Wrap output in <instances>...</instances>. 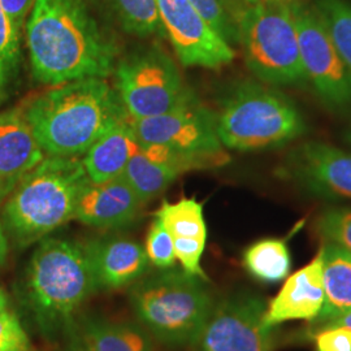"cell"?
<instances>
[{
	"label": "cell",
	"mask_w": 351,
	"mask_h": 351,
	"mask_svg": "<svg viewBox=\"0 0 351 351\" xmlns=\"http://www.w3.org/2000/svg\"><path fill=\"white\" fill-rule=\"evenodd\" d=\"M32 73L56 86L113 75L119 47L88 0H36L25 25Z\"/></svg>",
	"instance_id": "6da1fadb"
},
{
	"label": "cell",
	"mask_w": 351,
	"mask_h": 351,
	"mask_svg": "<svg viewBox=\"0 0 351 351\" xmlns=\"http://www.w3.org/2000/svg\"><path fill=\"white\" fill-rule=\"evenodd\" d=\"M46 156L81 158L111 128L128 119L116 88L106 78L51 86L23 107Z\"/></svg>",
	"instance_id": "7a4b0ae2"
},
{
	"label": "cell",
	"mask_w": 351,
	"mask_h": 351,
	"mask_svg": "<svg viewBox=\"0 0 351 351\" xmlns=\"http://www.w3.org/2000/svg\"><path fill=\"white\" fill-rule=\"evenodd\" d=\"M99 290L85 246L69 239H43L25 275V301L42 335L68 336L82 304Z\"/></svg>",
	"instance_id": "3957f363"
},
{
	"label": "cell",
	"mask_w": 351,
	"mask_h": 351,
	"mask_svg": "<svg viewBox=\"0 0 351 351\" xmlns=\"http://www.w3.org/2000/svg\"><path fill=\"white\" fill-rule=\"evenodd\" d=\"M88 180L80 158L46 156L3 203L0 220L13 243L30 246L73 220L78 193Z\"/></svg>",
	"instance_id": "277c9868"
},
{
	"label": "cell",
	"mask_w": 351,
	"mask_h": 351,
	"mask_svg": "<svg viewBox=\"0 0 351 351\" xmlns=\"http://www.w3.org/2000/svg\"><path fill=\"white\" fill-rule=\"evenodd\" d=\"M206 282L175 267L162 269L129 288V303L152 339L168 348L194 346L215 306Z\"/></svg>",
	"instance_id": "5b68a950"
},
{
	"label": "cell",
	"mask_w": 351,
	"mask_h": 351,
	"mask_svg": "<svg viewBox=\"0 0 351 351\" xmlns=\"http://www.w3.org/2000/svg\"><path fill=\"white\" fill-rule=\"evenodd\" d=\"M215 113L220 142L230 150L281 147L307 132L294 101L282 91L254 81L229 88Z\"/></svg>",
	"instance_id": "8992f818"
},
{
	"label": "cell",
	"mask_w": 351,
	"mask_h": 351,
	"mask_svg": "<svg viewBox=\"0 0 351 351\" xmlns=\"http://www.w3.org/2000/svg\"><path fill=\"white\" fill-rule=\"evenodd\" d=\"M245 63L259 81L271 86H302L307 77L290 5L261 0L236 19Z\"/></svg>",
	"instance_id": "52a82bcc"
},
{
	"label": "cell",
	"mask_w": 351,
	"mask_h": 351,
	"mask_svg": "<svg viewBox=\"0 0 351 351\" xmlns=\"http://www.w3.org/2000/svg\"><path fill=\"white\" fill-rule=\"evenodd\" d=\"M116 91L132 120L154 117L197 98L175 62L158 46L133 52L114 68Z\"/></svg>",
	"instance_id": "ba28073f"
},
{
	"label": "cell",
	"mask_w": 351,
	"mask_h": 351,
	"mask_svg": "<svg viewBox=\"0 0 351 351\" xmlns=\"http://www.w3.org/2000/svg\"><path fill=\"white\" fill-rule=\"evenodd\" d=\"M289 5L297 27L307 82L328 108L339 112L350 111L351 75L320 17L306 1Z\"/></svg>",
	"instance_id": "9c48e42d"
},
{
	"label": "cell",
	"mask_w": 351,
	"mask_h": 351,
	"mask_svg": "<svg viewBox=\"0 0 351 351\" xmlns=\"http://www.w3.org/2000/svg\"><path fill=\"white\" fill-rule=\"evenodd\" d=\"M133 126L141 145H160L180 154L229 162L217 134L216 113L198 98L169 112L133 120Z\"/></svg>",
	"instance_id": "30bf717a"
},
{
	"label": "cell",
	"mask_w": 351,
	"mask_h": 351,
	"mask_svg": "<svg viewBox=\"0 0 351 351\" xmlns=\"http://www.w3.org/2000/svg\"><path fill=\"white\" fill-rule=\"evenodd\" d=\"M267 303L255 294L239 293L213 306L195 351H274V329L264 324Z\"/></svg>",
	"instance_id": "8fae6325"
},
{
	"label": "cell",
	"mask_w": 351,
	"mask_h": 351,
	"mask_svg": "<svg viewBox=\"0 0 351 351\" xmlns=\"http://www.w3.org/2000/svg\"><path fill=\"white\" fill-rule=\"evenodd\" d=\"M278 176L315 197L351 201V154L324 142L310 141L294 147Z\"/></svg>",
	"instance_id": "7c38bea8"
},
{
	"label": "cell",
	"mask_w": 351,
	"mask_h": 351,
	"mask_svg": "<svg viewBox=\"0 0 351 351\" xmlns=\"http://www.w3.org/2000/svg\"><path fill=\"white\" fill-rule=\"evenodd\" d=\"M323 263V246H320L310 263L285 278L276 297L267 303L265 326L275 329L287 322H314L324 304Z\"/></svg>",
	"instance_id": "4fadbf2b"
},
{
	"label": "cell",
	"mask_w": 351,
	"mask_h": 351,
	"mask_svg": "<svg viewBox=\"0 0 351 351\" xmlns=\"http://www.w3.org/2000/svg\"><path fill=\"white\" fill-rule=\"evenodd\" d=\"M142 206L123 175L103 182L88 180L78 193L73 220L99 229L121 228L137 217Z\"/></svg>",
	"instance_id": "5bb4252c"
},
{
	"label": "cell",
	"mask_w": 351,
	"mask_h": 351,
	"mask_svg": "<svg viewBox=\"0 0 351 351\" xmlns=\"http://www.w3.org/2000/svg\"><path fill=\"white\" fill-rule=\"evenodd\" d=\"M45 158L23 107L0 112V206Z\"/></svg>",
	"instance_id": "9a60e30c"
},
{
	"label": "cell",
	"mask_w": 351,
	"mask_h": 351,
	"mask_svg": "<svg viewBox=\"0 0 351 351\" xmlns=\"http://www.w3.org/2000/svg\"><path fill=\"white\" fill-rule=\"evenodd\" d=\"M84 246L99 290L130 288L149 272L145 246L134 239H95Z\"/></svg>",
	"instance_id": "2e32d148"
},
{
	"label": "cell",
	"mask_w": 351,
	"mask_h": 351,
	"mask_svg": "<svg viewBox=\"0 0 351 351\" xmlns=\"http://www.w3.org/2000/svg\"><path fill=\"white\" fill-rule=\"evenodd\" d=\"M173 239L176 259L190 275L208 280L202 268L207 242V226L203 204L195 198H181L175 203L164 201L155 213Z\"/></svg>",
	"instance_id": "e0dca14e"
},
{
	"label": "cell",
	"mask_w": 351,
	"mask_h": 351,
	"mask_svg": "<svg viewBox=\"0 0 351 351\" xmlns=\"http://www.w3.org/2000/svg\"><path fill=\"white\" fill-rule=\"evenodd\" d=\"M139 146L133 120L128 117L117 123L81 159L90 181L103 182L123 175Z\"/></svg>",
	"instance_id": "ac0fdd59"
},
{
	"label": "cell",
	"mask_w": 351,
	"mask_h": 351,
	"mask_svg": "<svg viewBox=\"0 0 351 351\" xmlns=\"http://www.w3.org/2000/svg\"><path fill=\"white\" fill-rule=\"evenodd\" d=\"M69 335H73L88 351H155L150 333L132 323L86 317L75 322Z\"/></svg>",
	"instance_id": "d6986e66"
},
{
	"label": "cell",
	"mask_w": 351,
	"mask_h": 351,
	"mask_svg": "<svg viewBox=\"0 0 351 351\" xmlns=\"http://www.w3.org/2000/svg\"><path fill=\"white\" fill-rule=\"evenodd\" d=\"M322 246L324 304L313 322L315 330L351 311V252L328 242H322Z\"/></svg>",
	"instance_id": "ffe728a7"
},
{
	"label": "cell",
	"mask_w": 351,
	"mask_h": 351,
	"mask_svg": "<svg viewBox=\"0 0 351 351\" xmlns=\"http://www.w3.org/2000/svg\"><path fill=\"white\" fill-rule=\"evenodd\" d=\"M243 267L258 281L276 284L290 274L291 256L287 239H259L250 245L242 256Z\"/></svg>",
	"instance_id": "44dd1931"
},
{
	"label": "cell",
	"mask_w": 351,
	"mask_h": 351,
	"mask_svg": "<svg viewBox=\"0 0 351 351\" xmlns=\"http://www.w3.org/2000/svg\"><path fill=\"white\" fill-rule=\"evenodd\" d=\"M180 175L173 167L151 159L141 150L130 159L123 173L143 204L159 197Z\"/></svg>",
	"instance_id": "7402d4cb"
},
{
	"label": "cell",
	"mask_w": 351,
	"mask_h": 351,
	"mask_svg": "<svg viewBox=\"0 0 351 351\" xmlns=\"http://www.w3.org/2000/svg\"><path fill=\"white\" fill-rule=\"evenodd\" d=\"M121 29L132 36H164L155 0H104Z\"/></svg>",
	"instance_id": "603a6c76"
},
{
	"label": "cell",
	"mask_w": 351,
	"mask_h": 351,
	"mask_svg": "<svg viewBox=\"0 0 351 351\" xmlns=\"http://www.w3.org/2000/svg\"><path fill=\"white\" fill-rule=\"evenodd\" d=\"M315 11L351 75V3L348 0H316Z\"/></svg>",
	"instance_id": "cb8c5ba5"
},
{
	"label": "cell",
	"mask_w": 351,
	"mask_h": 351,
	"mask_svg": "<svg viewBox=\"0 0 351 351\" xmlns=\"http://www.w3.org/2000/svg\"><path fill=\"white\" fill-rule=\"evenodd\" d=\"M21 37L14 32L0 0V106L8 97L19 72Z\"/></svg>",
	"instance_id": "d4e9b609"
},
{
	"label": "cell",
	"mask_w": 351,
	"mask_h": 351,
	"mask_svg": "<svg viewBox=\"0 0 351 351\" xmlns=\"http://www.w3.org/2000/svg\"><path fill=\"white\" fill-rule=\"evenodd\" d=\"M315 229L322 239L351 252V206L330 207L320 213Z\"/></svg>",
	"instance_id": "484cf974"
},
{
	"label": "cell",
	"mask_w": 351,
	"mask_h": 351,
	"mask_svg": "<svg viewBox=\"0 0 351 351\" xmlns=\"http://www.w3.org/2000/svg\"><path fill=\"white\" fill-rule=\"evenodd\" d=\"M202 19L230 46L239 43L236 19L228 12L223 0H189Z\"/></svg>",
	"instance_id": "4316f807"
},
{
	"label": "cell",
	"mask_w": 351,
	"mask_h": 351,
	"mask_svg": "<svg viewBox=\"0 0 351 351\" xmlns=\"http://www.w3.org/2000/svg\"><path fill=\"white\" fill-rule=\"evenodd\" d=\"M145 250L150 263L156 268L168 269L175 267L177 259L173 247V239L167 230V228L164 226L162 220L156 216L147 232Z\"/></svg>",
	"instance_id": "83f0119b"
},
{
	"label": "cell",
	"mask_w": 351,
	"mask_h": 351,
	"mask_svg": "<svg viewBox=\"0 0 351 351\" xmlns=\"http://www.w3.org/2000/svg\"><path fill=\"white\" fill-rule=\"evenodd\" d=\"M30 339L19 317L10 310L0 311V351H30Z\"/></svg>",
	"instance_id": "f1b7e54d"
},
{
	"label": "cell",
	"mask_w": 351,
	"mask_h": 351,
	"mask_svg": "<svg viewBox=\"0 0 351 351\" xmlns=\"http://www.w3.org/2000/svg\"><path fill=\"white\" fill-rule=\"evenodd\" d=\"M316 351H351V332L342 328H323L314 332Z\"/></svg>",
	"instance_id": "f546056e"
},
{
	"label": "cell",
	"mask_w": 351,
	"mask_h": 351,
	"mask_svg": "<svg viewBox=\"0 0 351 351\" xmlns=\"http://www.w3.org/2000/svg\"><path fill=\"white\" fill-rule=\"evenodd\" d=\"M34 1L36 0H1L4 11L7 13L14 32L21 38Z\"/></svg>",
	"instance_id": "4dcf8cb0"
},
{
	"label": "cell",
	"mask_w": 351,
	"mask_h": 351,
	"mask_svg": "<svg viewBox=\"0 0 351 351\" xmlns=\"http://www.w3.org/2000/svg\"><path fill=\"white\" fill-rule=\"evenodd\" d=\"M330 326H335V328H342V329H346V330H350L351 332V311H348L345 314L339 315L336 319H333L332 322H329L326 326L323 328H330ZM320 328V329H323ZM317 330V329H316Z\"/></svg>",
	"instance_id": "1f68e13d"
},
{
	"label": "cell",
	"mask_w": 351,
	"mask_h": 351,
	"mask_svg": "<svg viewBox=\"0 0 351 351\" xmlns=\"http://www.w3.org/2000/svg\"><path fill=\"white\" fill-rule=\"evenodd\" d=\"M7 255H8V239H7V233L4 230L3 223L0 220V265L5 263Z\"/></svg>",
	"instance_id": "d6a6232c"
},
{
	"label": "cell",
	"mask_w": 351,
	"mask_h": 351,
	"mask_svg": "<svg viewBox=\"0 0 351 351\" xmlns=\"http://www.w3.org/2000/svg\"><path fill=\"white\" fill-rule=\"evenodd\" d=\"M66 351H88L85 348H84V345L78 341V339H75L73 335H68V348H66Z\"/></svg>",
	"instance_id": "836d02e7"
},
{
	"label": "cell",
	"mask_w": 351,
	"mask_h": 351,
	"mask_svg": "<svg viewBox=\"0 0 351 351\" xmlns=\"http://www.w3.org/2000/svg\"><path fill=\"white\" fill-rule=\"evenodd\" d=\"M8 306H10L8 295L3 289L0 288V311L1 310H8Z\"/></svg>",
	"instance_id": "e575fe53"
},
{
	"label": "cell",
	"mask_w": 351,
	"mask_h": 351,
	"mask_svg": "<svg viewBox=\"0 0 351 351\" xmlns=\"http://www.w3.org/2000/svg\"><path fill=\"white\" fill-rule=\"evenodd\" d=\"M267 3H272V4H294V3H300V1H304V0H263Z\"/></svg>",
	"instance_id": "d590c367"
},
{
	"label": "cell",
	"mask_w": 351,
	"mask_h": 351,
	"mask_svg": "<svg viewBox=\"0 0 351 351\" xmlns=\"http://www.w3.org/2000/svg\"><path fill=\"white\" fill-rule=\"evenodd\" d=\"M343 139H345V142H346L349 146H351V126L346 129V132H345V134H343Z\"/></svg>",
	"instance_id": "8d00e7d4"
},
{
	"label": "cell",
	"mask_w": 351,
	"mask_h": 351,
	"mask_svg": "<svg viewBox=\"0 0 351 351\" xmlns=\"http://www.w3.org/2000/svg\"><path fill=\"white\" fill-rule=\"evenodd\" d=\"M247 4H255V3H259L261 0H245Z\"/></svg>",
	"instance_id": "74e56055"
}]
</instances>
